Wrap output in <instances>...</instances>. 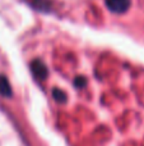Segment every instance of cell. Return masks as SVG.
Wrapping results in <instances>:
<instances>
[{"mask_svg": "<svg viewBox=\"0 0 144 146\" xmlns=\"http://www.w3.org/2000/svg\"><path fill=\"white\" fill-rule=\"evenodd\" d=\"M13 94L10 83L8 81V78L4 74H0V95H3L4 98H10Z\"/></svg>", "mask_w": 144, "mask_h": 146, "instance_id": "3957f363", "label": "cell"}, {"mask_svg": "<svg viewBox=\"0 0 144 146\" xmlns=\"http://www.w3.org/2000/svg\"><path fill=\"white\" fill-rule=\"evenodd\" d=\"M31 71H32L33 76H35V78L37 81H45L47 78L48 71L41 60H33L31 63Z\"/></svg>", "mask_w": 144, "mask_h": 146, "instance_id": "6da1fadb", "label": "cell"}, {"mask_svg": "<svg viewBox=\"0 0 144 146\" xmlns=\"http://www.w3.org/2000/svg\"><path fill=\"white\" fill-rule=\"evenodd\" d=\"M106 4L112 12L115 13H122L129 7V0H106Z\"/></svg>", "mask_w": 144, "mask_h": 146, "instance_id": "7a4b0ae2", "label": "cell"}, {"mask_svg": "<svg viewBox=\"0 0 144 146\" xmlns=\"http://www.w3.org/2000/svg\"><path fill=\"white\" fill-rule=\"evenodd\" d=\"M87 83V81H86V78H83V77H79V78H77L75 80V86L77 87H83L84 85Z\"/></svg>", "mask_w": 144, "mask_h": 146, "instance_id": "5b68a950", "label": "cell"}, {"mask_svg": "<svg viewBox=\"0 0 144 146\" xmlns=\"http://www.w3.org/2000/svg\"><path fill=\"white\" fill-rule=\"evenodd\" d=\"M52 96H54V99H55L58 103H60V104H64V103H66V94L64 92V91H61V90H59V88H54L52 90Z\"/></svg>", "mask_w": 144, "mask_h": 146, "instance_id": "277c9868", "label": "cell"}]
</instances>
